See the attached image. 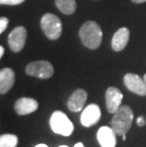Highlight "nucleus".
I'll return each mask as SVG.
<instances>
[{"label":"nucleus","instance_id":"f257e3e1","mask_svg":"<svg viewBox=\"0 0 146 147\" xmlns=\"http://www.w3.org/2000/svg\"><path fill=\"white\" fill-rule=\"evenodd\" d=\"M79 36L83 46L90 49H96L101 46L102 32L97 22L87 21L81 27Z\"/></svg>","mask_w":146,"mask_h":147},{"label":"nucleus","instance_id":"f03ea898","mask_svg":"<svg viewBox=\"0 0 146 147\" xmlns=\"http://www.w3.org/2000/svg\"><path fill=\"white\" fill-rule=\"evenodd\" d=\"M133 118H134V114L128 105H124L120 106V108L114 113L110 123L111 127L117 134V136L126 135V133L131 128Z\"/></svg>","mask_w":146,"mask_h":147},{"label":"nucleus","instance_id":"7ed1b4c3","mask_svg":"<svg viewBox=\"0 0 146 147\" xmlns=\"http://www.w3.org/2000/svg\"><path fill=\"white\" fill-rule=\"evenodd\" d=\"M49 125L54 133L68 137L73 133L74 125L68 117L62 111H54L49 119Z\"/></svg>","mask_w":146,"mask_h":147},{"label":"nucleus","instance_id":"20e7f679","mask_svg":"<svg viewBox=\"0 0 146 147\" xmlns=\"http://www.w3.org/2000/svg\"><path fill=\"white\" fill-rule=\"evenodd\" d=\"M41 25L43 32L50 40H57L61 36L63 26L60 18L53 13H46L41 18Z\"/></svg>","mask_w":146,"mask_h":147},{"label":"nucleus","instance_id":"39448f33","mask_svg":"<svg viewBox=\"0 0 146 147\" xmlns=\"http://www.w3.org/2000/svg\"><path fill=\"white\" fill-rule=\"evenodd\" d=\"M26 73L30 76H33L39 79H48L54 73L52 65L48 61H36L32 62L26 67Z\"/></svg>","mask_w":146,"mask_h":147},{"label":"nucleus","instance_id":"423d86ee","mask_svg":"<svg viewBox=\"0 0 146 147\" xmlns=\"http://www.w3.org/2000/svg\"><path fill=\"white\" fill-rule=\"evenodd\" d=\"M27 40V30L22 26L14 28L9 34V47L13 52H19L23 49Z\"/></svg>","mask_w":146,"mask_h":147},{"label":"nucleus","instance_id":"0eeeda50","mask_svg":"<svg viewBox=\"0 0 146 147\" xmlns=\"http://www.w3.org/2000/svg\"><path fill=\"white\" fill-rule=\"evenodd\" d=\"M123 83L129 91L141 96H146V83L139 75L135 73L125 74L123 77Z\"/></svg>","mask_w":146,"mask_h":147},{"label":"nucleus","instance_id":"6e6552de","mask_svg":"<svg viewBox=\"0 0 146 147\" xmlns=\"http://www.w3.org/2000/svg\"><path fill=\"white\" fill-rule=\"evenodd\" d=\"M122 99L123 95L119 88L115 86L108 87L105 92V104H106L107 111L114 114L122 105Z\"/></svg>","mask_w":146,"mask_h":147},{"label":"nucleus","instance_id":"1a4fd4ad","mask_svg":"<svg viewBox=\"0 0 146 147\" xmlns=\"http://www.w3.org/2000/svg\"><path fill=\"white\" fill-rule=\"evenodd\" d=\"M101 119V109L98 105L91 104L83 109L81 115V123L85 127L95 125Z\"/></svg>","mask_w":146,"mask_h":147},{"label":"nucleus","instance_id":"9d476101","mask_svg":"<svg viewBox=\"0 0 146 147\" xmlns=\"http://www.w3.org/2000/svg\"><path fill=\"white\" fill-rule=\"evenodd\" d=\"M86 100H87V93L83 89H76L67 100V108L71 112H80L85 106Z\"/></svg>","mask_w":146,"mask_h":147},{"label":"nucleus","instance_id":"9b49d317","mask_svg":"<svg viewBox=\"0 0 146 147\" xmlns=\"http://www.w3.org/2000/svg\"><path fill=\"white\" fill-rule=\"evenodd\" d=\"M117 134L112 127L102 126L97 132V140L102 147H116Z\"/></svg>","mask_w":146,"mask_h":147},{"label":"nucleus","instance_id":"f8f14e48","mask_svg":"<svg viewBox=\"0 0 146 147\" xmlns=\"http://www.w3.org/2000/svg\"><path fill=\"white\" fill-rule=\"evenodd\" d=\"M37 108H38L37 101L29 97L18 99L14 104V110L18 115H29L36 111Z\"/></svg>","mask_w":146,"mask_h":147},{"label":"nucleus","instance_id":"ddd939ff","mask_svg":"<svg viewBox=\"0 0 146 147\" xmlns=\"http://www.w3.org/2000/svg\"><path fill=\"white\" fill-rule=\"evenodd\" d=\"M130 37V32L127 28L123 27L120 28L117 30L113 35L112 41H111V47L113 51H120L125 48L128 44Z\"/></svg>","mask_w":146,"mask_h":147},{"label":"nucleus","instance_id":"4468645a","mask_svg":"<svg viewBox=\"0 0 146 147\" xmlns=\"http://www.w3.org/2000/svg\"><path fill=\"white\" fill-rule=\"evenodd\" d=\"M15 74L11 68L6 67L0 71V93L6 94L14 84Z\"/></svg>","mask_w":146,"mask_h":147},{"label":"nucleus","instance_id":"2eb2a0df","mask_svg":"<svg viewBox=\"0 0 146 147\" xmlns=\"http://www.w3.org/2000/svg\"><path fill=\"white\" fill-rule=\"evenodd\" d=\"M55 5L58 10L64 14H72L76 11V0H55Z\"/></svg>","mask_w":146,"mask_h":147},{"label":"nucleus","instance_id":"dca6fc26","mask_svg":"<svg viewBox=\"0 0 146 147\" xmlns=\"http://www.w3.org/2000/svg\"><path fill=\"white\" fill-rule=\"evenodd\" d=\"M18 138L13 134H4L0 137V147H16Z\"/></svg>","mask_w":146,"mask_h":147},{"label":"nucleus","instance_id":"f3484780","mask_svg":"<svg viewBox=\"0 0 146 147\" xmlns=\"http://www.w3.org/2000/svg\"><path fill=\"white\" fill-rule=\"evenodd\" d=\"M25 0H0L1 5H7V6H16L23 3Z\"/></svg>","mask_w":146,"mask_h":147},{"label":"nucleus","instance_id":"a211bd4d","mask_svg":"<svg viewBox=\"0 0 146 147\" xmlns=\"http://www.w3.org/2000/svg\"><path fill=\"white\" fill-rule=\"evenodd\" d=\"M9 25V19L7 17H1L0 18V32L3 33L6 30V29H7Z\"/></svg>","mask_w":146,"mask_h":147},{"label":"nucleus","instance_id":"6ab92c4d","mask_svg":"<svg viewBox=\"0 0 146 147\" xmlns=\"http://www.w3.org/2000/svg\"><path fill=\"white\" fill-rule=\"evenodd\" d=\"M137 123H138L139 126H144L146 124V120L144 119V117H139L138 120H137Z\"/></svg>","mask_w":146,"mask_h":147},{"label":"nucleus","instance_id":"aec40b11","mask_svg":"<svg viewBox=\"0 0 146 147\" xmlns=\"http://www.w3.org/2000/svg\"><path fill=\"white\" fill-rule=\"evenodd\" d=\"M4 52H5V49H4V48L1 46L0 47V57H3V55H4Z\"/></svg>","mask_w":146,"mask_h":147},{"label":"nucleus","instance_id":"412c9836","mask_svg":"<svg viewBox=\"0 0 146 147\" xmlns=\"http://www.w3.org/2000/svg\"><path fill=\"white\" fill-rule=\"evenodd\" d=\"M132 2L137 3V4H139V3H144V2H146V0H132Z\"/></svg>","mask_w":146,"mask_h":147},{"label":"nucleus","instance_id":"4be33fe9","mask_svg":"<svg viewBox=\"0 0 146 147\" xmlns=\"http://www.w3.org/2000/svg\"><path fill=\"white\" fill-rule=\"evenodd\" d=\"M74 147H85V145H83L82 142H78V143H76V144L74 145Z\"/></svg>","mask_w":146,"mask_h":147},{"label":"nucleus","instance_id":"5701e85b","mask_svg":"<svg viewBox=\"0 0 146 147\" xmlns=\"http://www.w3.org/2000/svg\"><path fill=\"white\" fill-rule=\"evenodd\" d=\"M35 147H48V145H46V144H44V143H40V144H37Z\"/></svg>","mask_w":146,"mask_h":147},{"label":"nucleus","instance_id":"b1692460","mask_svg":"<svg viewBox=\"0 0 146 147\" xmlns=\"http://www.w3.org/2000/svg\"><path fill=\"white\" fill-rule=\"evenodd\" d=\"M122 140H126V135H123V136H122Z\"/></svg>","mask_w":146,"mask_h":147},{"label":"nucleus","instance_id":"393cba45","mask_svg":"<svg viewBox=\"0 0 146 147\" xmlns=\"http://www.w3.org/2000/svg\"><path fill=\"white\" fill-rule=\"evenodd\" d=\"M143 80L145 81V83H146V74H144V76H143Z\"/></svg>","mask_w":146,"mask_h":147},{"label":"nucleus","instance_id":"a878e982","mask_svg":"<svg viewBox=\"0 0 146 147\" xmlns=\"http://www.w3.org/2000/svg\"><path fill=\"white\" fill-rule=\"evenodd\" d=\"M59 147H68V146H67V145H61V146H59Z\"/></svg>","mask_w":146,"mask_h":147}]
</instances>
